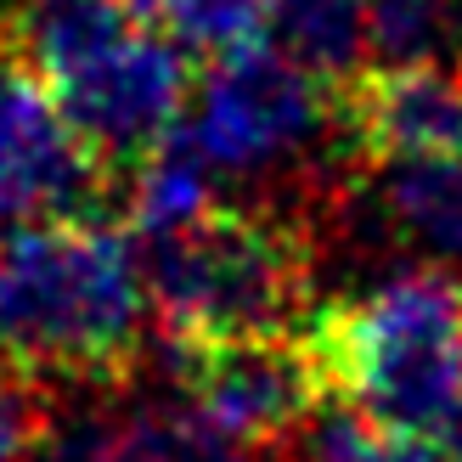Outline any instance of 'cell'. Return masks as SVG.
Wrapping results in <instances>:
<instances>
[{
    "label": "cell",
    "mask_w": 462,
    "mask_h": 462,
    "mask_svg": "<svg viewBox=\"0 0 462 462\" xmlns=\"http://www.w3.org/2000/svg\"><path fill=\"white\" fill-rule=\"evenodd\" d=\"M45 462H130V423L107 418V411L74 418V423L51 429Z\"/></svg>",
    "instance_id": "cell-15"
},
{
    "label": "cell",
    "mask_w": 462,
    "mask_h": 462,
    "mask_svg": "<svg viewBox=\"0 0 462 462\" xmlns=\"http://www.w3.org/2000/svg\"><path fill=\"white\" fill-rule=\"evenodd\" d=\"M276 45L316 79L344 85L373 51V0H276Z\"/></svg>",
    "instance_id": "cell-11"
},
{
    "label": "cell",
    "mask_w": 462,
    "mask_h": 462,
    "mask_svg": "<svg viewBox=\"0 0 462 462\" xmlns=\"http://www.w3.org/2000/svg\"><path fill=\"white\" fill-rule=\"evenodd\" d=\"M12 220H17V215L6 209V198H0V237H6V226H12Z\"/></svg>",
    "instance_id": "cell-17"
},
{
    "label": "cell",
    "mask_w": 462,
    "mask_h": 462,
    "mask_svg": "<svg viewBox=\"0 0 462 462\" xmlns=\"http://www.w3.org/2000/svg\"><path fill=\"white\" fill-rule=\"evenodd\" d=\"M328 107V79L299 68L282 45H254V51L203 62L198 119L187 135L215 170H260L305 147Z\"/></svg>",
    "instance_id": "cell-5"
},
{
    "label": "cell",
    "mask_w": 462,
    "mask_h": 462,
    "mask_svg": "<svg viewBox=\"0 0 462 462\" xmlns=\"http://www.w3.org/2000/svg\"><path fill=\"white\" fill-rule=\"evenodd\" d=\"M316 462H451L429 434H389L356 411H333L316 429Z\"/></svg>",
    "instance_id": "cell-13"
},
{
    "label": "cell",
    "mask_w": 462,
    "mask_h": 462,
    "mask_svg": "<svg viewBox=\"0 0 462 462\" xmlns=\"http://www.w3.org/2000/svg\"><path fill=\"white\" fill-rule=\"evenodd\" d=\"M333 119L366 164L462 158V62H373L333 85Z\"/></svg>",
    "instance_id": "cell-7"
},
{
    "label": "cell",
    "mask_w": 462,
    "mask_h": 462,
    "mask_svg": "<svg viewBox=\"0 0 462 462\" xmlns=\"http://www.w3.org/2000/svg\"><path fill=\"white\" fill-rule=\"evenodd\" d=\"M158 29L187 57L220 62L265 45V34L276 29V0H164Z\"/></svg>",
    "instance_id": "cell-12"
},
{
    "label": "cell",
    "mask_w": 462,
    "mask_h": 462,
    "mask_svg": "<svg viewBox=\"0 0 462 462\" xmlns=\"http://www.w3.org/2000/svg\"><path fill=\"white\" fill-rule=\"evenodd\" d=\"M378 170V215L389 237L418 248L440 271L462 265V158H411Z\"/></svg>",
    "instance_id": "cell-9"
},
{
    "label": "cell",
    "mask_w": 462,
    "mask_h": 462,
    "mask_svg": "<svg viewBox=\"0 0 462 462\" xmlns=\"http://www.w3.org/2000/svg\"><path fill=\"white\" fill-rule=\"evenodd\" d=\"M45 383L51 378L0 356V462H23L51 440V395H45Z\"/></svg>",
    "instance_id": "cell-14"
},
{
    "label": "cell",
    "mask_w": 462,
    "mask_h": 462,
    "mask_svg": "<svg viewBox=\"0 0 462 462\" xmlns=\"http://www.w3.org/2000/svg\"><path fill=\"white\" fill-rule=\"evenodd\" d=\"M135 34L130 0H6L0 51L57 90Z\"/></svg>",
    "instance_id": "cell-8"
},
{
    "label": "cell",
    "mask_w": 462,
    "mask_h": 462,
    "mask_svg": "<svg viewBox=\"0 0 462 462\" xmlns=\"http://www.w3.org/2000/svg\"><path fill=\"white\" fill-rule=\"evenodd\" d=\"M180 57L187 51L175 40L130 34L119 51L51 90L62 119L119 180L180 130V107L192 97V68Z\"/></svg>",
    "instance_id": "cell-6"
},
{
    "label": "cell",
    "mask_w": 462,
    "mask_h": 462,
    "mask_svg": "<svg viewBox=\"0 0 462 462\" xmlns=\"http://www.w3.org/2000/svg\"><path fill=\"white\" fill-rule=\"evenodd\" d=\"M305 344L333 406L389 434H429L462 395V282L440 265L316 310Z\"/></svg>",
    "instance_id": "cell-2"
},
{
    "label": "cell",
    "mask_w": 462,
    "mask_h": 462,
    "mask_svg": "<svg viewBox=\"0 0 462 462\" xmlns=\"http://www.w3.org/2000/svg\"><path fill=\"white\" fill-rule=\"evenodd\" d=\"M170 366L203 418L248 451H276L328 406V378L305 344V328L260 338H209L164 344Z\"/></svg>",
    "instance_id": "cell-4"
},
{
    "label": "cell",
    "mask_w": 462,
    "mask_h": 462,
    "mask_svg": "<svg viewBox=\"0 0 462 462\" xmlns=\"http://www.w3.org/2000/svg\"><path fill=\"white\" fill-rule=\"evenodd\" d=\"M147 299L164 344L288 333L310 299V237L260 209L215 203L142 254Z\"/></svg>",
    "instance_id": "cell-3"
},
{
    "label": "cell",
    "mask_w": 462,
    "mask_h": 462,
    "mask_svg": "<svg viewBox=\"0 0 462 462\" xmlns=\"http://www.w3.org/2000/svg\"><path fill=\"white\" fill-rule=\"evenodd\" d=\"M434 446H440L446 457H457V462H462V395L451 401V411H446V423L434 429Z\"/></svg>",
    "instance_id": "cell-16"
},
{
    "label": "cell",
    "mask_w": 462,
    "mask_h": 462,
    "mask_svg": "<svg viewBox=\"0 0 462 462\" xmlns=\"http://www.w3.org/2000/svg\"><path fill=\"white\" fill-rule=\"evenodd\" d=\"M147 305L142 254L102 220H29L0 237V356L40 378H130Z\"/></svg>",
    "instance_id": "cell-1"
},
{
    "label": "cell",
    "mask_w": 462,
    "mask_h": 462,
    "mask_svg": "<svg viewBox=\"0 0 462 462\" xmlns=\"http://www.w3.org/2000/svg\"><path fill=\"white\" fill-rule=\"evenodd\" d=\"M209 158L198 152V142L187 130H175L158 152H147L142 164L125 175L119 187V209H125V226L135 237H170V231L192 226L198 215L215 209V187H209Z\"/></svg>",
    "instance_id": "cell-10"
}]
</instances>
